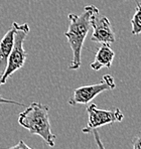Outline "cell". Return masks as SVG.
<instances>
[{
  "label": "cell",
  "instance_id": "obj_1",
  "mask_svg": "<svg viewBox=\"0 0 141 149\" xmlns=\"http://www.w3.org/2000/svg\"><path fill=\"white\" fill-rule=\"evenodd\" d=\"M99 13V9L94 5H87L80 15L70 13L69 28L65 33L70 49L73 50V60L70 70H78L82 65V49L86 37L92 28V18Z\"/></svg>",
  "mask_w": 141,
  "mask_h": 149
},
{
  "label": "cell",
  "instance_id": "obj_12",
  "mask_svg": "<svg viewBox=\"0 0 141 149\" xmlns=\"http://www.w3.org/2000/svg\"><path fill=\"white\" fill-rule=\"evenodd\" d=\"M0 86H1V84H0ZM0 104H11V105H16V106H25L23 103H19V102H16V101L9 100V99H5V98H3L1 95H0Z\"/></svg>",
  "mask_w": 141,
  "mask_h": 149
},
{
  "label": "cell",
  "instance_id": "obj_11",
  "mask_svg": "<svg viewBox=\"0 0 141 149\" xmlns=\"http://www.w3.org/2000/svg\"><path fill=\"white\" fill-rule=\"evenodd\" d=\"M92 133H93V135H94V139H95V142H96L97 146H98V149H105L104 145H103V143H102V140H101V138H100V135H99V133H98V131L94 130V131H92Z\"/></svg>",
  "mask_w": 141,
  "mask_h": 149
},
{
  "label": "cell",
  "instance_id": "obj_3",
  "mask_svg": "<svg viewBox=\"0 0 141 149\" xmlns=\"http://www.w3.org/2000/svg\"><path fill=\"white\" fill-rule=\"evenodd\" d=\"M28 32H29V26L27 23H23V24L17 23L14 36V43H13L11 52H10L9 58H8L6 69L2 74L1 79H0L1 85L5 84L8 79L16 71L20 70L25 63L27 54L23 47V42L27 36Z\"/></svg>",
  "mask_w": 141,
  "mask_h": 149
},
{
  "label": "cell",
  "instance_id": "obj_10",
  "mask_svg": "<svg viewBox=\"0 0 141 149\" xmlns=\"http://www.w3.org/2000/svg\"><path fill=\"white\" fill-rule=\"evenodd\" d=\"M132 145H133V149H141V129L134 137Z\"/></svg>",
  "mask_w": 141,
  "mask_h": 149
},
{
  "label": "cell",
  "instance_id": "obj_6",
  "mask_svg": "<svg viewBox=\"0 0 141 149\" xmlns=\"http://www.w3.org/2000/svg\"><path fill=\"white\" fill-rule=\"evenodd\" d=\"M92 27L94 29L91 37L92 41L102 45H110L115 41V32L108 17L100 15L99 13L95 14L92 18Z\"/></svg>",
  "mask_w": 141,
  "mask_h": 149
},
{
  "label": "cell",
  "instance_id": "obj_13",
  "mask_svg": "<svg viewBox=\"0 0 141 149\" xmlns=\"http://www.w3.org/2000/svg\"><path fill=\"white\" fill-rule=\"evenodd\" d=\"M0 149H2V148H0ZM4 149H32V148H30L27 144L24 143L23 140H19L16 145L12 146V147H9V148H4Z\"/></svg>",
  "mask_w": 141,
  "mask_h": 149
},
{
  "label": "cell",
  "instance_id": "obj_8",
  "mask_svg": "<svg viewBox=\"0 0 141 149\" xmlns=\"http://www.w3.org/2000/svg\"><path fill=\"white\" fill-rule=\"evenodd\" d=\"M114 54L113 49H111L109 45L104 43L99 49L97 50L96 56H95V61L91 63V69L94 71H99L103 68H108L110 69L112 65V62L114 60Z\"/></svg>",
  "mask_w": 141,
  "mask_h": 149
},
{
  "label": "cell",
  "instance_id": "obj_9",
  "mask_svg": "<svg viewBox=\"0 0 141 149\" xmlns=\"http://www.w3.org/2000/svg\"><path fill=\"white\" fill-rule=\"evenodd\" d=\"M131 25L132 33L135 34V36L141 33V2L139 1H137L136 10L131 18Z\"/></svg>",
  "mask_w": 141,
  "mask_h": 149
},
{
  "label": "cell",
  "instance_id": "obj_5",
  "mask_svg": "<svg viewBox=\"0 0 141 149\" xmlns=\"http://www.w3.org/2000/svg\"><path fill=\"white\" fill-rule=\"evenodd\" d=\"M115 88L116 84L113 77L110 74H105L102 79V82L98 83V84L77 88L73 93V96L70 98L69 104L72 106L87 105L101 93L106 91H111Z\"/></svg>",
  "mask_w": 141,
  "mask_h": 149
},
{
  "label": "cell",
  "instance_id": "obj_4",
  "mask_svg": "<svg viewBox=\"0 0 141 149\" xmlns=\"http://www.w3.org/2000/svg\"><path fill=\"white\" fill-rule=\"evenodd\" d=\"M88 113V124L85 128L82 129L83 133H92V131L96 130L99 127L105 126V125L113 124L115 122H121L124 119V114L120 109H112V110H103L99 109L96 104H92L87 106Z\"/></svg>",
  "mask_w": 141,
  "mask_h": 149
},
{
  "label": "cell",
  "instance_id": "obj_7",
  "mask_svg": "<svg viewBox=\"0 0 141 149\" xmlns=\"http://www.w3.org/2000/svg\"><path fill=\"white\" fill-rule=\"evenodd\" d=\"M17 22H13L11 27L7 30L2 39L0 40V79L7 65V61L11 52L13 43H14V36L16 30Z\"/></svg>",
  "mask_w": 141,
  "mask_h": 149
},
{
  "label": "cell",
  "instance_id": "obj_2",
  "mask_svg": "<svg viewBox=\"0 0 141 149\" xmlns=\"http://www.w3.org/2000/svg\"><path fill=\"white\" fill-rule=\"evenodd\" d=\"M50 107L38 102H32L19 114L18 123L31 134L38 135L50 147L54 146L56 135L52 132L50 121Z\"/></svg>",
  "mask_w": 141,
  "mask_h": 149
}]
</instances>
